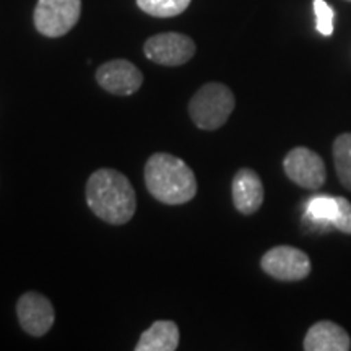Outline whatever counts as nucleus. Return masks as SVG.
I'll return each mask as SVG.
<instances>
[{"instance_id":"f257e3e1","label":"nucleus","mask_w":351,"mask_h":351,"mask_svg":"<svg viewBox=\"0 0 351 351\" xmlns=\"http://www.w3.org/2000/svg\"><path fill=\"white\" fill-rule=\"evenodd\" d=\"M86 202L96 217L109 225H125L137 210L135 189L116 169H98L86 182Z\"/></svg>"},{"instance_id":"f03ea898","label":"nucleus","mask_w":351,"mask_h":351,"mask_svg":"<svg viewBox=\"0 0 351 351\" xmlns=\"http://www.w3.org/2000/svg\"><path fill=\"white\" fill-rule=\"evenodd\" d=\"M145 184L158 202L166 205H182L197 194L194 171L181 158L169 153H155L145 165Z\"/></svg>"},{"instance_id":"7ed1b4c3","label":"nucleus","mask_w":351,"mask_h":351,"mask_svg":"<svg viewBox=\"0 0 351 351\" xmlns=\"http://www.w3.org/2000/svg\"><path fill=\"white\" fill-rule=\"evenodd\" d=\"M236 99L232 91L223 83H207L189 103V114L202 130H217L226 124L234 111Z\"/></svg>"},{"instance_id":"20e7f679","label":"nucleus","mask_w":351,"mask_h":351,"mask_svg":"<svg viewBox=\"0 0 351 351\" xmlns=\"http://www.w3.org/2000/svg\"><path fill=\"white\" fill-rule=\"evenodd\" d=\"M82 0H38L34 8V26L43 36H65L78 23Z\"/></svg>"},{"instance_id":"39448f33","label":"nucleus","mask_w":351,"mask_h":351,"mask_svg":"<svg viewBox=\"0 0 351 351\" xmlns=\"http://www.w3.org/2000/svg\"><path fill=\"white\" fill-rule=\"evenodd\" d=\"M262 270L282 282H300L311 274V261L306 252L291 245H276L263 254Z\"/></svg>"},{"instance_id":"423d86ee","label":"nucleus","mask_w":351,"mask_h":351,"mask_svg":"<svg viewBox=\"0 0 351 351\" xmlns=\"http://www.w3.org/2000/svg\"><path fill=\"white\" fill-rule=\"evenodd\" d=\"M143 52L152 62L165 67H178L195 54V43L181 33H161L147 39Z\"/></svg>"},{"instance_id":"0eeeda50","label":"nucleus","mask_w":351,"mask_h":351,"mask_svg":"<svg viewBox=\"0 0 351 351\" xmlns=\"http://www.w3.org/2000/svg\"><path fill=\"white\" fill-rule=\"evenodd\" d=\"M285 173L293 182L302 189L317 191L327 181L324 160L317 153L306 147L293 148L283 160Z\"/></svg>"},{"instance_id":"6e6552de","label":"nucleus","mask_w":351,"mask_h":351,"mask_svg":"<svg viewBox=\"0 0 351 351\" xmlns=\"http://www.w3.org/2000/svg\"><path fill=\"white\" fill-rule=\"evenodd\" d=\"M16 315L23 330L32 337H43L54 326L56 313L52 302L41 293H25L16 302Z\"/></svg>"},{"instance_id":"1a4fd4ad","label":"nucleus","mask_w":351,"mask_h":351,"mask_svg":"<svg viewBox=\"0 0 351 351\" xmlns=\"http://www.w3.org/2000/svg\"><path fill=\"white\" fill-rule=\"evenodd\" d=\"M96 82L103 90L116 96H130L143 83L142 72L125 59H114L96 70Z\"/></svg>"},{"instance_id":"9d476101","label":"nucleus","mask_w":351,"mask_h":351,"mask_svg":"<svg viewBox=\"0 0 351 351\" xmlns=\"http://www.w3.org/2000/svg\"><path fill=\"white\" fill-rule=\"evenodd\" d=\"M232 202L239 213H256L263 204V184L256 171L243 168L232 179Z\"/></svg>"},{"instance_id":"9b49d317","label":"nucleus","mask_w":351,"mask_h":351,"mask_svg":"<svg viewBox=\"0 0 351 351\" xmlns=\"http://www.w3.org/2000/svg\"><path fill=\"white\" fill-rule=\"evenodd\" d=\"M302 346L306 351H348L351 350V339L339 324L320 320L307 330Z\"/></svg>"},{"instance_id":"f8f14e48","label":"nucleus","mask_w":351,"mask_h":351,"mask_svg":"<svg viewBox=\"0 0 351 351\" xmlns=\"http://www.w3.org/2000/svg\"><path fill=\"white\" fill-rule=\"evenodd\" d=\"M179 346V328L173 320H158L140 337L137 351H174Z\"/></svg>"},{"instance_id":"ddd939ff","label":"nucleus","mask_w":351,"mask_h":351,"mask_svg":"<svg viewBox=\"0 0 351 351\" xmlns=\"http://www.w3.org/2000/svg\"><path fill=\"white\" fill-rule=\"evenodd\" d=\"M339 200L337 197L317 195L307 200L304 219L311 223V226L319 228V230H335V221L339 218Z\"/></svg>"},{"instance_id":"4468645a","label":"nucleus","mask_w":351,"mask_h":351,"mask_svg":"<svg viewBox=\"0 0 351 351\" xmlns=\"http://www.w3.org/2000/svg\"><path fill=\"white\" fill-rule=\"evenodd\" d=\"M333 163L341 186L351 191V134H341L335 138Z\"/></svg>"},{"instance_id":"2eb2a0df","label":"nucleus","mask_w":351,"mask_h":351,"mask_svg":"<svg viewBox=\"0 0 351 351\" xmlns=\"http://www.w3.org/2000/svg\"><path fill=\"white\" fill-rule=\"evenodd\" d=\"M192 0H137V5L156 19H171L181 15Z\"/></svg>"},{"instance_id":"dca6fc26","label":"nucleus","mask_w":351,"mask_h":351,"mask_svg":"<svg viewBox=\"0 0 351 351\" xmlns=\"http://www.w3.org/2000/svg\"><path fill=\"white\" fill-rule=\"evenodd\" d=\"M314 13H315V29L324 36H330L333 33V19L335 12L328 5L326 0H314Z\"/></svg>"},{"instance_id":"f3484780","label":"nucleus","mask_w":351,"mask_h":351,"mask_svg":"<svg viewBox=\"0 0 351 351\" xmlns=\"http://www.w3.org/2000/svg\"><path fill=\"white\" fill-rule=\"evenodd\" d=\"M339 200V218L335 221V230H339L345 234H351V204L345 197H337Z\"/></svg>"},{"instance_id":"a211bd4d","label":"nucleus","mask_w":351,"mask_h":351,"mask_svg":"<svg viewBox=\"0 0 351 351\" xmlns=\"http://www.w3.org/2000/svg\"><path fill=\"white\" fill-rule=\"evenodd\" d=\"M348 2H351V0H348Z\"/></svg>"}]
</instances>
